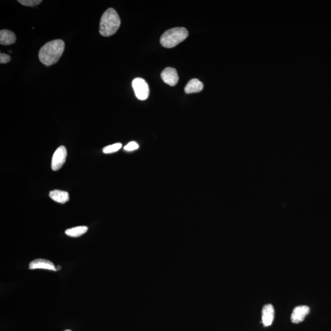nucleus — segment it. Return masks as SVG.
<instances>
[{
	"label": "nucleus",
	"instance_id": "2",
	"mask_svg": "<svg viewBox=\"0 0 331 331\" xmlns=\"http://www.w3.org/2000/svg\"><path fill=\"white\" fill-rule=\"evenodd\" d=\"M121 21L117 12L113 8H109L101 17L100 23V33L109 37L114 35L119 28Z\"/></svg>",
	"mask_w": 331,
	"mask_h": 331
},
{
	"label": "nucleus",
	"instance_id": "6",
	"mask_svg": "<svg viewBox=\"0 0 331 331\" xmlns=\"http://www.w3.org/2000/svg\"><path fill=\"white\" fill-rule=\"evenodd\" d=\"M161 77L164 83L170 86H175L178 81L177 71L173 67H166L161 72Z\"/></svg>",
	"mask_w": 331,
	"mask_h": 331
},
{
	"label": "nucleus",
	"instance_id": "1",
	"mask_svg": "<svg viewBox=\"0 0 331 331\" xmlns=\"http://www.w3.org/2000/svg\"><path fill=\"white\" fill-rule=\"evenodd\" d=\"M65 46L64 41L61 40L49 41L41 48L39 59L47 66L56 64L64 52Z\"/></svg>",
	"mask_w": 331,
	"mask_h": 331
},
{
	"label": "nucleus",
	"instance_id": "14",
	"mask_svg": "<svg viewBox=\"0 0 331 331\" xmlns=\"http://www.w3.org/2000/svg\"><path fill=\"white\" fill-rule=\"evenodd\" d=\"M122 145L120 143H116L112 145H110L107 147L103 148V152L104 154H112L114 152L119 151L122 148Z\"/></svg>",
	"mask_w": 331,
	"mask_h": 331
},
{
	"label": "nucleus",
	"instance_id": "17",
	"mask_svg": "<svg viewBox=\"0 0 331 331\" xmlns=\"http://www.w3.org/2000/svg\"><path fill=\"white\" fill-rule=\"evenodd\" d=\"M11 57L8 55L4 54V53H1L0 54V63L1 64H8L11 61Z\"/></svg>",
	"mask_w": 331,
	"mask_h": 331
},
{
	"label": "nucleus",
	"instance_id": "18",
	"mask_svg": "<svg viewBox=\"0 0 331 331\" xmlns=\"http://www.w3.org/2000/svg\"><path fill=\"white\" fill-rule=\"evenodd\" d=\"M56 269H57V270H59L60 269H61V267L59 266H59H58V267L56 268Z\"/></svg>",
	"mask_w": 331,
	"mask_h": 331
},
{
	"label": "nucleus",
	"instance_id": "10",
	"mask_svg": "<svg viewBox=\"0 0 331 331\" xmlns=\"http://www.w3.org/2000/svg\"><path fill=\"white\" fill-rule=\"evenodd\" d=\"M16 36L15 34L8 30L0 31V44L4 45H11L15 43Z\"/></svg>",
	"mask_w": 331,
	"mask_h": 331
},
{
	"label": "nucleus",
	"instance_id": "9",
	"mask_svg": "<svg viewBox=\"0 0 331 331\" xmlns=\"http://www.w3.org/2000/svg\"><path fill=\"white\" fill-rule=\"evenodd\" d=\"M274 318V309L271 304H266L262 310V323L265 327L272 325Z\"/></svg>",
	"mask_w": 331,
	"mask_h": 331
},
{
	"label": "nucleus",
	"instance_id": "12",
	"mask_svg": "<svg viewBox=\"0 0 331 331\" xmlns=\"http://www.w3.org/2000/svg\"><path fill=\"white\" fill-rule=\"evenodd\" d=\"M204 88L203 84L197 79L190 80L185 88L186 93L190 94L200 92Z\"/></svg>",
	"mask_w": 331,
	"mask_h": 331
},
{
	"label": "nucleus",
	"instance_id": "5",
	"mask_svg": "<svg viewBox=\"0 0 331 331\" xmlns=\"http://www.w3.org/2000/svg\"><path fill=\"white\" fill-rule=\"evenodd\" d=\"M67 156L66 149L64 146H60L55 152L52 159L51 168L53 171H59L64 166Z\"/></svg>",
	"mask_w": 331,
	"mask_h": 331
},
{
	"label": "nucleus",
	"instance_id": "3",
	"mask_svg": "<svg viewBox=\"0 0 331 331\" xmlns=\"http://www.w3.org/2000/svg\"><path fill=\"white\" fill-rule=\"evenodd\" d=\"M188 36V31L185 28L170 29L162 35L160 38L161 44L166 48H173L184 41Z\"/></svg>",
	"mask_w": 331,
	"mask_h": 331
},
{
	"label": "nucleus",
	"instance_id": "15",
	"mask_svg": "<svg viewBox=\"0 0 331 331\" xmlns=\"http://www.w3.org/2000/svg\"><path fill=\"white\" fill-rule=\"evenodd\" d=\"M18 2L25 6L33 7L42 3L43 1L41 0H19Z\"/></svg>",
	"mask_w": 331,
	"mask_h": 331
},
{
	"label": "nucleus",
	"instance_id": "4",
	"mask_svg": "<svg viewBox=\"0 0 331 331\" xmlns=\"http://www.w3.org/2000/svg\"><path fill=\"white\" fill-rule=\"evenodd\" d=\"M135 95L140 100H146L149 95V88L146 81L142 78L134 79L132 82Z\"/></svg>",
	"mask_w": 331,
	"mask_h": 331
},
{
	"label": "nucleus",
	"instance_id": "19",
	"mask_svg": "<svg viewBox=\"0 0 331 331\" xmlns=\"http://www.w3.org/2000/svg\"><path fill=\"white\" fill-rule=\"evenodd\" d=\"M65 331H72L67 330H65Z\"/></svg>",
	"mask_w": 331,
	"mask_h": 331
},
{
	"label": "nucleus",
	"instance_id": "16",
	"mask_svg": "<svg viewBox=\"0 0 331 331\" xmlns=\"http://www.w3.org/2000/svg\"><path fill=\"white\" fill-rule=\"evenodd\" d=\"M139 148V145L136 142H130L126 146L124 147L125 151H133Z\"/></svg>",
	"mask_w": 331,
	"mask_h": 331
},
{
	"label": "nucleus",
	"instance_id": "8",
	"mask_svg": "<svg viewBox=\"0 0 331 331\" xmlns=\"http://www.w3.org/2000/svg\"><path fill=\"white\" fill-rule=\"evenodd\" d=\"M30 269H46L50 270H54L56 271L57 269L55 267L54 263L50 262L49 260L45 259H36L33 261L29 265Z\"/></svg>",
	"mask_w": 331,
	"mask_h": 331
},
{
	"label": "nucleus",
	"instance_id": "11",
	"mask_svg": "<svg viewBox=\"0 0 331 331\" xmlns=\"http://www.w3.org/2000/svg\"><path fill=\"white\" fill-rule=\"evenodd\" d=\"M49 197L54 201L60 203V204H65L69 199L68 193L59 190H55L50 192Z\"/></svg>",
	"mask_w": 331,
	"mask_h": 331
},
{
	"label": "nucleus",
	"instance_id": "7",
	"mask_svg": "<svg viewBox=\"0 0 331 331\" xmlns=\"http://www.w3.org/2000/svg\"><path fill=\"white\" fill-rule=\"evenodd\" d=\"M310 312V308L307 306L296 307L293 310L291 315L292 323L298 324L303 322L306 316Z\"/></svg>",
	"mask_w": 331,
	"mask_h": 331
},
{
	"label": "nucleus",
	"instance_id": "13",
	"mask_svg": "<svg viewBox=\"0 0 331 331\" xmlns=\"http://www.w3.org/2000/svg\"><path fill=\"white\" fill-rule=\"evenodd\" d=\"M88 228L86 226H77L74 228L67 229L65 233L67 236L72 238H78L88 232Z\"/></svg>",
	"mask_w": 331,
	"mask_h": 331
}]
</instances>
